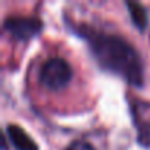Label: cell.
Listing matches in <instances>:
<instances>
[{
    "label": "cell",
    "instance_id": "5b68a950",
    "mask_svg": "<svg viewBox=\"0 0 150 150\" xmlns=\"http://www.w3.org/2000/svg\"><path fill=\"white\" fill-rule=\"evenodd\" d=\"M127 8L129 11V16H131V21L134 22V25L140 31L146 30V27H147V12H146L144 6L140 5V3H127Z\"/></svg>",
    "mask_w": 150,
    "mask_h": 150
},
{
    "label": "cell",
    "instance_id": "6da1fadb",
    "mask_svg": "<svg viewBox=\"0 0 150 150\" xmlns=\"http://www.w3.org/2000/svg\"><path fill=\"white\" fill-rule=\"evenodd\" d=\"M99 65L122 77L132 86L143 84V65L137 50L122 37L93 30H83Z\"/></svg>",
    "mask_w": 150,
    "mask_h": 150
},
{
    "label": "cell",
    "instance_id": "8992f818",
    "mask_svg": "<svg viewBox=\"0 0 150 150\" xmlns=\"http://www.w3.org/2000/svg\"><path fill=\"white\" fill-rule=\"evenodd\" d=\"M65 150H94V147H93L90 143H87V141H81V140H78V141L71 143Z\"/></svg>",
    "mask_w": 150,
    "mask_h": 150
},
{
    "label": "cell",
    "instance_id": "277c9868",
    "mask_svg": "<svg viewBox=\"0 0 150 150\" xmlns=\"http://www.w3.org/2000/svg\"><path fill=\"white\" fill-rule=\"evenodd\" d=\"M6 132L9 135L11 143L13 144L16 150H38V146L35 144V141L28 135V132L22 127L16 124H11L8 125Z\"/></svg>",
    "mask_w": 150,
    "mask_h": 150
},
{
    "label": "cell",
    "instance_id": "7a4b0ae2",
    "mask_svg": "<svg viewBox=\"0 0 150 150\" xmlns=\"http://www.w3.org/2000/svg\"><path fill=\"white\" fill-rule=\"evenodd\" d=\"M72 78V69L62 57H52L40 69V83L49 90L65 88Z\"/></svg>",
    "mask_w": 150,
    "mask_h": 150
},
{
    "label": "cell",
    "instance_id": "3957f363",
    "mask_svg": "<svg viewBox=\"0 0 150 150\" xmlns=\"http://www.w3.org/2000/svg\"><path fill=\"white\" fill-rule=\"evenodd\" d=\"M41 21L30 16H9L5 21V30L18 40H28L41 31Z\"/></svg>",
    "mask_w": 150,
    "mask_h": 150
}]
</instances>
